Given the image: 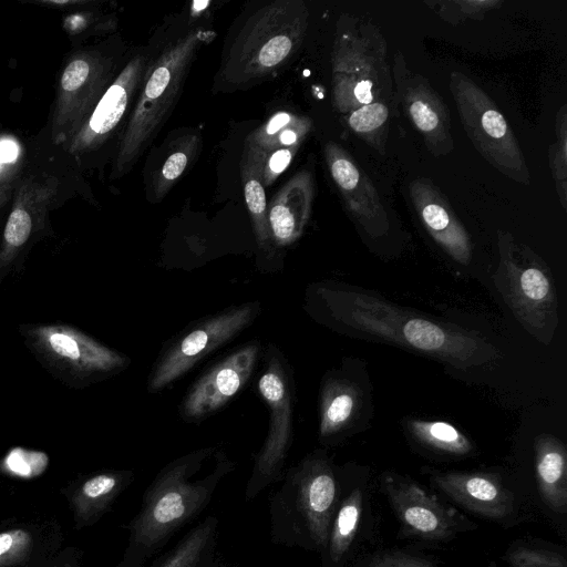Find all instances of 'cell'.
<instances>
[{
  "instance_id": "13",
  "label": "cell",
  "mask_w": 567,
  "mask_h": 567,
  "mask_svg": "<svg viewBox=\"0 0 567 567\" xmlns=\"http://www.w3.org/2000/svg\"><path fill=\"white\" fill-rule=\"evenodd\" d=\"M396 101L409 121L423 136L427 150L442 156L454 150L451 117L446 104L429 81L413 73L401 54L393 60Z\"/></svg>"
},
{
  "instance_id": "8",
  "label": "cell",
  "mask_w": 567,
  "mask_h": 567,
  "mask_svg": "<svg viewBox=\"0 0 567 567\" xmlns=\"http://www.w3.org/2000/svg\"><path fill=\"white\" fill-rule=\"evenodd\" d=\"M262 370L257 390L268 409V432L255 455L245 498L254 499L266 487L278 483L285 474L286 460L293 440L296 382L291 364L274 343L262 350Z\"/></svg>"
},
{
  "instance_id": "15",
  "label": "cell",
  "mask_w": 567,
  "mask_h": 567,
  "mask_svg": "<svg viewBox=\"0 0 567 567\" xmlns=\"http://www.w3.org/2000/svg\"><path fill=\"white\" fill-rule=\"evenodd\" d=\"M383 488L409 533L425 539H444L456 532L457 513L416 483L386 474Z\"/></svg>"
},
{
  "instance_id": "33",
  "label": "cell",
  "mask_w": 567,
  "mask_h": 567,
  "mask_svg": "<svg viewBox=\"0 0 567 567\" xmlns=\"http://www.w3.org/2000/svg\"><path fill=\"white\" fill-rule=\"evenodd\" d=\"M368 567H434L429 561L402 553H385L374 557Z\"/></svg>"
},
{
  "instance_id": "9",
  "label": "cell",
  "mask_w": 567,
  "mask_h": 567,
  "mask_svg": "<svg viewBox=\"0 0 567 567\" xmlns=\"http://www.w3.org/2000/svg\"><path fill=\"white\" fill-rule=\"evenodd\" d=\"M260 312L261 303L249 301L188 323L161 349L148 373V393H157L183 378L206 355L249 328Z\"/></svg>"
},
{
  "instance_id": "25",
  "label": "cell",
  "mask_w": 567,
  "mask_h": 567,
  "mask_svg": "<svg viewBox=\"0 0 567 567\" xmlns=\"http://www.w3.org/2000/svg\"><path fill=\"white\" fill-rule=\"evenodd\" d=\"M362 514V493L352 489L338 502L323 554V567H339L357 535Z\"/></svg>"
},
{
  "instance_id": "29",
  "label": "cell",
  "mask_w": 567,
  "mask_h": 567,
  "mask_svg": "<svg viewBox=\"0 0 567 567\" xmlns=\"http://www.w3.org/2000/svg\"><path fill=\"white\" fill-rule=\"evenodd\" d=\"M389 120L390 107L381 102L361 106L347 118L348 126L380 153H384Z\"/></svg>"
},
{
  "instance_id": "19",
  "label": "cell",
  "mask_w": 567,
  "mask_h": 567,
  "mask_svg": "<svg viewBox=\"0 0 567 567\" xmlns=\"http://www.w3.org/2000/svg\"><path fill=\"white\" fill-rule=\"evenodd\" d=\"M315 197L312 174L302 169L295 174L268 205V223L272 245L287 247L303 234Z\"/></svg>"
},
{
  "instance_id": "3",
  "label": "cell",
  "mask_w": 567,
  "mask_h": 567,
  "mask_svg": "<svg viewBox=\"0 0 567 567\" xmlns=\"http://www.w3.org/2000/svg\"><path fill=\"white\" fill-rule=\"evenodd\" d=\"M279 482L268 504L271 542L322 553L340 496L326 451L307 454Z\"/></svg>"
},
{
  "instance_id": "28",
  "label": "cell",
  "mask_w": 567,
  "mask_h": 567,
  "mask_svg": "<svg viewBox=\"0 0 567 567\" xmlns=\"http://www.w3.org/2000/svg\"><path fill=\"white\" fill-rule=\"evenodd\" d=\"M403 424L411 437L435 452L462 456L473 450L470 439L449 422L409 417Z\"/></svg>"
},
{
  "instance_id": "10",
  "label": "cell",
  "mask_w": 567,
  "mask_h": 567,
  "mask_svg": "<svg viewBox=\"0 0 567 567\" xmlns=\"http://www.w3.org/2000/svg\"><path fill=\"white\" fill-rule=\"evenodd\" d=\"M364 27L357 32L346 29L336 37L332 53V94L342 114L381 102L392 103L390 71L385 63L382 38Z\"/></svg>"
},
{
  "instance_id": "11",
  "label": "cell",
  "mask_w": 567,
  "mask_h": 567,
  "mask_svg": "<svg viewBox=\"0 0 567 567\" xmlns=\"http://www.w3.org/2000/svg\"><path fill=\"white\" fill-rule=\"evenodd\" d=\"M463 127L476 151L497 171L520 184H530V174L514 132L491 97L465 74L450 76Z\"/></svg>"
},
{
  "instance_id": "21",
  "label": "cell",
  "mask_w": 567,
  "mask_h": 567,
  "mask_svg": "<svg viewBox=\"0 0 567 567\" xmlns=\"http://www.w3.org/2000/svg\"><path fill=\"white\" fill-rule=\"evenodd\" d=\"M535 472L539 495L554 512H567V452L551 434H539L534 442Z\"/></svg>"
},
{
  "instance_id": "2",
  "label": "cell",
  "mask_w": 567,
  "mask_h": 567,
  "mask_svg": "<svg viewBox=\"0 0 567 567\" xmlns=\"http://www.w3.org/2000/svg\"><path fill=\"white\" fill-rule=\"evenodd\" d=\"M235 462L217 446L195 450L167 463L143 494L128 525V544L118 567H144L185 524L210 502Z\"/></svg>"
},
{
  "instance_id": "16",
  "label": "cell",
  "mask_w": 567,
  "mask_h": 567,
  "mask_svg": "<svg viewBox=\"0 0 567 567\" xmlns=\"http://www.w3.org/2000/svg\"><path fill=\"white\" fill-rule=\"evenodd\" d=\"M409 188L413 206L433 240L456 262L467 265L472 259L470 235L442 193L425 178L412 181Z\"/></svg>"
},
{
  "instance_id": "31",
  "label": "cell",
  "mask_w": 567,
  "mask_h": 567,
  "mask_svg": "<svg viewBox=\"0 0 567 567\" xmlns=\"http://www.w3.org/2000/svg\"><path fill=\"white\" fill-rule=\"evenodd\" d=\"M511 567H567L563 556L537 548L515 547L507 553Z\"/></svg>"
},
{
  "instance_id": "12",
  "label": "cell",
  "mask_w": 567,
  "mask_h": 567,
  "mask_svg": "<svg viewBox=\"0 0 567 567\" xmlns=\"http://www.w3.org/2000/svg\"><path fill=\"white\" fill-rule=\"evenodd\" d=\"M262 350L261 342L254 340L206 369L181 401L178 413L182 420L199 423L228 404L250 380Z\"/></svg>"
},
{
  "instance_id": "6",
  "label": "cell",
  "mask_w": 567,
  "mask_h": 567,
  "mask_svg": "<svg viewBox=\"0 0 567 567\" xmlns=\"http://www.w3.org/2000/svg\"><path fill=\"white\" fill-rule=\"evenodd\" d=\"M23 344L63 385L81 390L117 375L131 359L64 322L20 323Z\"/></svg>"
},
{
  "instance_id": "4",
  "label": "cell",
  "mask_w": 567,
  "mask_h": 567,
  "mask_svg": "<svg viewBox=\"0 0 567 567\" xmlns=\"http://www.w3.org/2000/svg\"><path fill=\"white\" fill-rule=\"evenodd\" d=\"M309 24L301 0H277L244 24L220 68V79L243 86L271 76L300 49Z\"/></svg>"
},
{
  "instance_id": "1",
  "label": "cell",
  "mask_w": 567,
  "mask_h": 567,
  "mask_svg": "<svg viewBox=\"0 0 567 567\" xmlns=\"http://www.w3.org/2000/svg\"><path fill=\"white\" fill-rule=\"evenodd\" d=\"M306 312L340 333L386 342L456 369L489 364L501 353L486 338L394 305L359 287L324 280L306 289Z\"/></svg>"
},
{
  "instance_id": "36",
  "label": "cell",
  "mask_w": 567,
  "mask_h": 567,
  "mask_svg": "<svg viewBox=\"0 0 567 567\" xmlns=\"http://www.w3.org/2000/svg\"><path fill=\"white\" fill-rule=\"evenodd\" d=\"M60 567H71L70 565H63V566H60Z\"/></svg>"
},
{
  "instance_id": "7",
  "label": "cell",
  "mask_w": 567,
  "mask_h": 567,
  "mask_svg": "<svg viewBox=\"0 0 567 567\" xmlns=\"http://www.w3.org/2000/svg\"><path fill=\"white\" fill-rule=\"evenodd\" d=\"M499 261L494 284L523 328L549 344L559 322L558 299L549 267L526 245L498 231Z\"/></svg>"
},
{
  "instance_id": "32",
  "label": "cell",
  "mask_w": 567,
  "mask_h": 567,
  "mask_svg": "<svg viewBox=\"0 0 567 567\" xmlns=\"http://www.w3.org/2000/svg\"><path fill=\"white\" fill-rule=\"evenodd\" d=\"M101 73V68L86 59H75L70 62L61 76V89L71 93L80 90L89 80Z\"/></svg>"
},
{
  "instance_id": "23",
  "label": "cell",
  "mask_w": 567,
  "mask_h": 567,
  "mask_svg": "<svg viewBox=\"0 0 567 567\" xmlns=\"http://www.w3.org/2000/svg\"><path fill=\"white\" fill-rule=\"evenodd\" d=\"M218 525L215 516L205 517L152 567H216Z\"/></svg>"
},
{
  "instance_id": "18",
  "label": "cell",
  "mask_w": 567,
  "mask_h": 567,
  "mask_svg": "<svg viewBox=\"0 0 567 567\" xmlns=\"http://www.w3.org/2000/svg\"><path fill=\"white\" fill-rule=\"evenodd\" d=\"M432 481L454 502L476 515L502 518L513 511V494L494 474L446 472L434 475Z\"/></svg>"
},
{
  "instance_id": "27",
  "label": "cell",
  "mask_w": 567,
  "mask_h": 567,
  "mask_svg": "<svg viewBox=\"0 0 567 567\" xmlns=\"http://www.w3.org/2000/svg\"><path fill=\"white\" fill-rule=\"evenodd\" d=\"M200 147L202 135L198 132L186 133L174 141L173 148L152 178L151 195L154 202L162 200L184 176L198 157Z\"/></svg>"
},
{
  "instance_id": "35",
  "label": "cell",
  "mask_w": 567,
  "mask_h": 567,
  "mask_svg": "<svg viewBox=\"0 0 567 567\" xmlns=\"http://www.w3.org/2000/svg\"><path fill=\"white\" fill-rule=\"evenodd\" d=\"M216 567H233V566L225 565V564H223V563L219 560V563L216 565Z\"/></svg>"
},
{
  "instance_id": "5",
  "label": "cell",
  "mask_w": 567,
  "mask_h": 567,
  "mask_svg": "<svg viewBox=\"0 0 567 567\" xmlns=\"http://www.w3.org/2000/svg\"><path fill=\"white\" fill-rule=\"evenodd\" d=\"M213 32L193 30L169 45L147 68L142 91L123 134L114 173L126 174L157 135L183 90V85L203 42Z\"/></svg>"
},
{
  "instance_id": "20",
  "label": "cell",
  "mask_w": 567,
  "mask_h": 567,
  "mask_svg": "<svg viewBox=\"0 0 567 567\" xmlns=\"http://www.w3.org/2000/svg\"><path fill=\"white\" fill-rule=\"evenodd\" d=\"M363 408V392L343 371L324 374L319 391V440L331 442L354 426Z\"/></svg>"
},
{
  "instance_id": "26",
  "label": "cell",
  "mask_w": 567,
  "mask_h": 567,
  "mask_svg": "<svg viewBox=\"0 0 567 567\" xmlns=\"http://www.w3.org/2000/svg\"><path fill=\"white\" fill-rule=\"evenodd\" d=\"M311 127V120L307 116L279 112L251 132L245 143L267 157L278 150L301 145Z\"/></svg>"
},
{
  "instance_id": "34",
  "label": "cell",
  "mask_w": 567,
  "mask_h": 567,
  "mask_svg": "<svg viewBox=\"0 0 567 567\" xmlns=\"http://www.w3.org/2000/svg\"><path fill=\"white\" fill-rule=\"evenodd\" d=\"M18 156V146L12 141L0 142V162H13Z\"/></svg>"
},
{
  "instance_id": "24",
  "label": "cell",
  "mask_w": 567,
  "mask_h": 567,
  "mask_svg": "<svg viewBox=\"0 0 567 567\" xmlns=\"http://www.w3.org/2000/svg\"><path fill=\"white\" fill-rule=\"evenodd\" d=\"M133 480V472L127 470L101 472L86 478L72 498L78 520L89 523L100 517Z\"/></svg>"
},
{
  "instance_id": "14",
  "label": "cell",
  "mask_w": 567,
  "mask_h": 567,
  "mask_svg": "<svg viewBox=\"0 0 567 567\" xmlns=\"http://www.w3.org/2000/svg\"><path fill=\"white\" fill-rule=\"evenodd\" d=\"M323 152L330 175L349 214L371 237L386 234L389 218L370 178L334 142H328Z\"/></svg>"
},
{
  "instance_id": "17",
  "label": "cell",
  "mask_w": 567,
  "mask_h": 567,
  "mask_svg": "<svg viewBox=\"0 0 567 567\" xmlns=\"http://www.w3.org/2000/svg\"><path fill=\"white\" fill-rule=\"evenodd\" d=\"M146 63L145 56L136 55L125 65L104 92L76 137L75 150L96 146L115 130L125 115L136 90L144 81Z\"/></svg>"
},
{
  "instance_id": "30",
  "label": "cell",
  "mask_w": 567,
  "mask_h": 567,
  "mask_svg": "<svg viewBox=\"0 0 567 567\" xmlns=\"http://www.w3.org/2000/svg\"><path fill=\"white\" fill-rule=\"evenodd\" d=\"M33 540L25 529L16 528L0 533V567H9L24 561Z\"/></svg>"
},
{
  "instance_id": "22",
  "label": "cell",
  "mask_w": 567,
  "mask_h": 567,
  "mask_svg": "<svg viewBox=\"0 0 567 567\" xmlns=\"http://www.w3.org/2000/svg\"><path fill=\"white\" fill-rule=\"evenodd\" d=\"M265 157L245 143L240 159V177L246 206L250 216L258 248L264 254L272 252V240L268 223V204L262 184Z\"/></svg>"
}]
</instances>
